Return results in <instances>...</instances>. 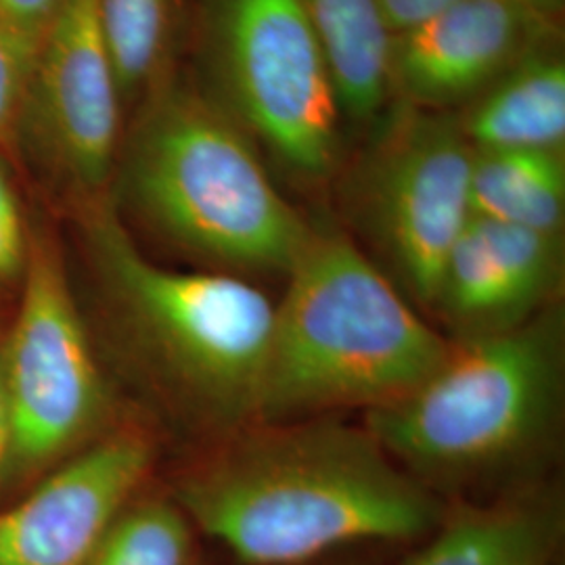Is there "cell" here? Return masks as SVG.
I'll list each match as a JSON object with an SVG mask.
<instances>
[{
  "label": "cell",
  "mask_w": 565,
  "mask_h": 565,
  "mask_svg": "<svg viewBox=\"0 0 565 565\" xmlns=\"http://www.w3.org/2000/svg\"><path fill=\"white\" fill-rule=\"evenodd\" d=\"M36 51V46L0 28V142L15 132L23 116Z\"/></svg>",
  "instance_id": "obj_19"
},
{
  "label": "cell",
  "mask_w": 565,
  "mask_h": 565,
  "mask_svg": "<svg viewBox=\"0 0 565 565\" xmlns=\"http://www.w3.org/2000/svg\"><path fill=\"white\" fill-rule=\"evenodd\" d=\"M9 457H11V411H9V396H7V384H4L2 352H0V469Z\"/></svg>",
  "instance_id": "obj_23"
},
{
  "label": "cell",
  "mask_w": 565,
  "mask_h": 565,
  "mask_svg": "<svg viewBox=\"0 0 565 565\" xmlns=\"http://www.w3.org/2000/svg\"><path fill=\"white\" fill-rule=\"evenodd\" d=\"M151 463V446L120 434L88 448L28 499L0 511V565H90Z\"/></svg>",
  "instance_id": "obj_11"
},
{
  "label": "cell",
  "mask_w": 565,
  "mask_h": 565,
  "mask_svg": "<svg viewBox=\"0 0 565 565\" xmlns=\"http://www.w3.org/2000/svg\"><path fill=\"white\" fill-rule=\"evenodd\" d=\"M473 149L564 151L565 63L536 51L478 99L459 120Z\"/></svg>",
  "instance_id": "obj_14"
},
{
  "label": "cell",
  "mask_w": 565,
  "mask_h": 565,
  "mask_svg": "<svg viewBox=\"0 0 565 565\" xmlns=\"http://www.w3.org/2000/svg\"><path fill=\"white\" fill-rule=\"evenodd\" d=\"M564 390V317L534 319L450 343L440 366L366 429L396 461L427 478H471L507 465L548 434Z\"/></svg>",
  "instance_id": "obj_4"
},
{
  "label": "cell",
  "mask_w": 565,
  "mask_h": 565,
  "mask_svg": "<svg viewBox=\"0 0 565 565\" xmlns=\"http://www.w3.org/2000/svg\"><path fill=\"white\" fill-rule=\"evenodd\" d=\"M88 235L124 315L195 411L235 431L256 422L275 302L235 275L147 260L102 205L88 214Z\"/></svg>",
  "instance_id": "obj_5"
},
{
  "label": "cell",
  "mask_w": 565,
  "mask_h": 565,
  "mask_svg": "<svg viewBox=\"0 0 565 565\" xmlns=\"http://www.w3.org/2000/svg\"><path fill=\"white\" fill-rule=\"evenodd\" d=\"M473 147L459 120L401 103L356 179L364 233L404 289L431 306L446 258L471 221Z\"/></svg>",
  "instance_id": "obj_7"
},
{
  "label": "cell",
  "mask_w": 565,
  "mask_h": 565,
  "mask_svg": "<svg viewBox=\"0 0 565 565\" xmlns=\"http://www.w3.org/2000/svg\"><path fill=\"white\" fill-rule=\"evenodd\" d=\"M546 30L541 9L515 0H457L394 34L390 90L427 111L471 103L541 51Z\"/></svg>",
  "instance_id": "obj_10"
},
{
  "label": "cell",
  "mask_w": 565,
  "mask_h": 565,
  "mask_svg": "<svg viewBox=\"0 0 565 565\" xmlns=\"http://www.w3.org/2000/svg\"><path fill=\"white\" fill-rule=\"evenodd\" d=\"M562 235L471 216L446 258L431 306L459 340L501 333L555 303Z\"/></svg>",
  "instance_id": "obj_12"
},
{
  "label": "cell",
  "mask_w": 565,
  "mask_h": 565,
  "mask_svg": "<svg viewBox=\"0 0 565 565\" xmlns=\"http://www.w3.org/2000/svg\"><path fill=\"white\" fill-rule=\"evenodd\" d=\"M275 303L256 422L394 403L450 352L401 287L338 231L310 228Z\"/></svg>",
  "instance_id": "obj_2"
},
{
  "label": "cell",
  "mask_w": 565,
  "mask_h": 565,
  "mask_svg": "<svg viewBox=\"0 0 565 565\" xmlns=\"http://www.w3.org/2000/svg\"><path fill=\"white\" fill-rule=\"evenodd\" d=\"M189 522L245 565H302L361 543L425 539L443 511L369 429L264 422L179 488Z\"/></svg>",
  "instance_id": "obj_1"
},
{
  "label": "cell",
  "mask_w": 565,
  "mask_h": 565,
  "mask_svg": "<svg viewBox=\"0 0 565 565\" xmlns=\"http://www.w3.org/2000/svg\"><path fill=\"white\" fill-rule=\"evenodd\" d=\"M120 105L99 0H67L36 51L21 120L76 184L99 191L118 151Z\"/></svg>",
  "instance_id": "obj_9"
},
{
  "label": "cell",
  "mask_w": 565,
  "mask_h": 565,
  "mask_svg": "<svg viewBox=\"0 0 565 565\" xmlns=\"http://www.w3.org/2000/svg\"><path fill=\"white\" fill-rule=\"evenodd\" d=\"M203 55L212 99L279 162L327 177L342 109L300 0H205Z\"/></svg>",
  "instance_id": "obj_6"
},
{
  "label": "cell",
  "mask_w": 565,
  "mask_h": 565,
  "mask_svg": "<svg viewBox=\"0 0 565 565\" xmlns=\"http://www.w3.org/2000/svg\"><path fill=\"white\" fill-rule=\"evenodd\" d=\"M65 2L67 0H0V28L39 49Z\"/></svg>",
  "instance_id": "obj_21"
},
{
  "label": "cell",
  "mask_w": 565,
  "mask_h": 565,
  "mask_svg": "<svg viewBox=\"0 0 565 565\" xmlns=\"http://www.w3.org/2000/svg\"><path fill=\"white\" fill-rule=\"evenodd\" d=\"M471 216L562 235L564 151L473 149Z\"/></svg>",
  "instance_id": "obj_16"
},
{
  "label": "cell",
  "mask_w": 565,
  "mask_h": 565,
  "mask_svg": "<svg viewBox=\"0 0 565 565\" xmlns=\"http://www.w3.org/2000/svg\"><path fill=\"white\" fill-rule=\"evenodd\" d=\"M191 522L179 503L126 507L107 530L90 565H189Z\"/></svg>",
  "instance_id": "obj_18"
},
{
  "label": "cell",
  "mask_w": 565,
  "mask_h": 565,
  "mask_svg": "<svg viewBox=\"0 0 565 565\" xmlns=\"http://www.w3.org/2000/svg\"><path fill=\"white\" fill-rule=\"evenodd\" d=\"M323 49L342 116L373 118L390 95L394 32L382 0H300Z\"/></svg>",
  "instance_id": "obj_15"
},
{
  "label": "cell",
  "mask_w": 565,
  "mask_h": 565,
  "mask_svg": "<svg viewBox=\"0 0 565 565\" xmlns=\"http://www.w3.org/2000/svg\"><path fill=\"white\" fill-rule=\"evenodd\" d=\"M562 525L557 503L539 494L467 507L436 525L404 565H553Z\"/></svg>",
  "instance_id": "obj_13"
},
{
  "label": "cell",
  "mask_w": 565,
  "mask_h": 565,
  "mask_svg": "<svg viewBox=\"0 0 565 565\" xmlns=\"http://www.w3.org/2000/svg\"><path fill=\"white\" fill-rule=\"evenodd\" d=\"M0 352L11 411L9 459L44 463L99 419L102 373L60 258L46 243L28 254L20 315Z\"/></svg>",
  "instance_id": "obj_8"
},
{
  "label": "cell",
  "mask_w": 565,
  "mask_h": 565,
  "mask_svg": "<svg viewBox=\"0 0 565 565\" xmlns=\"http://www.w3.org/2000/svg\"><path fill=\"white\" fill-rule=\"evenodd\" d=\"M124 182L142 216L212 263L287 275L310 226L273 184L252 137L210 93L158 82Z\"/></svg>",
  "instance_id": "obj_3"
},
{
  "label": "cell",
  "mask_w": 565,
  "mask_h": 565,
  "mask_svg": "<svg viewBox=\"0 0 565 565\" xmlns=\"http://www.w3.org/2000/svg\"><path fill=\"white\" fill-rule=\"evenodd\" d=\"M457 0H382L385 20L394 34L438 15Z\"/></svg>",
  "instance_id": "obj_22"
},
{
  "label": "cell",
  "mask_w": 565,
  "mask_h": 565,
  "mask_svg": "<svg viewBox=\"0 0 565 565\" xmlns=\"http://www.w3.org/2000/svg\"><path fill=\"white\" fill-rule=\"evenodd\" d=\"M515 2H520V4H527V7H534V9H541V4L546 2V0H515Z\"/></svg>",
  "instance_id": "obj_24"
},
{
  "label": "cell",
  "mask_w": 565,
  "mask_h": 565,
  "mask_svg": "<svg viewBox=\"0 0 565 565\" xmlns=\"http://www.w3.org/2000/svg\"><path fill=\"white\" fill-rule=\"evenodd\" d=\"M28 245L23 233L20 205L7 172L0 163V281L13 279L25 268Z\"/></svg>",
  "instance_id": "obj_20"
},
{
  "label": "cell",
  "mask_w": 565,
  "mask_h": 565,
  "mask_svg": "<svg viewBox=\"0 0 565 565\" xmlns=\"http://www.w3.org/2000/svg\"><path fill=\"white\" fill-rule=\"evenodd\" d=\"M99 20L121 99L151 90L168 53L174 0H99Z\"/></svg>",
  "instance_id": "obj_17"
}]
</instances>
